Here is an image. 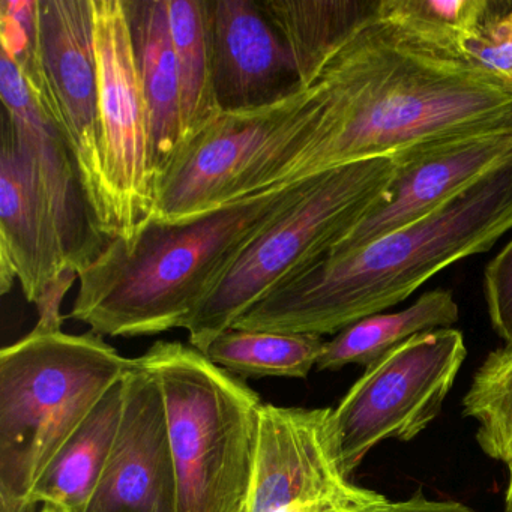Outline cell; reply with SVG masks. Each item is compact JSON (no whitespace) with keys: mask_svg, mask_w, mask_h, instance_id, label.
I'll list each match as a JSON object with an SVG mask.
<instances>
[{"mask_svg":"<svg viewBox=\"0 0 512 512\" xmlns=\"http://www.w3.org/2000/svg\"><path fill=\"white\" fill-rule=\"evenodd\" d=\"M70 268L58 224L28 161L7 131L0 151V292L16 281L29 302ZM73 269V268H71Z\"/></svg>","mask_w":512,"mask_h":512,"instance_id":"15","label":"cell"},{"mask_svg":"<svg viewBox=\"0 0 512 512\" xmlns=\"http://www.w3.org/2000/svg\"><path fill=\"white\" fill-rule=\"evenodd\" d=\"M491 10L488 0H379L385 22L437 52L461 58V49ZM463 59V58H461Z\"/></svg>","mask_w":512,"mask_h":512,"instance_id":"22","label":"cell"},{"mask_svg":"<svg viewBox=\"0 0 512 512\" xmlns=\"http://www.w3.org/2000/svg\"><path fill=\"white\" fill-rule=\"evenodd\" d=\"M40 512H64L62 509L56 508V506L52 505H43Z\"/></svg>","mask_w":512,"mask_h":512,"instance_id":"30","label":"cell"},{"mask_svg":"<svg viewBox=\"0 0 512 512\" xmlns=\"http://www.w3.org/2000/svg\"><path fill=\"white\" fill-rule=\"evenodd\" d=\"M506 466H508V484L505 491V512H512V460Z\"/></svg>","mask_w":512,"mask_h":512,"instance_id":"28","label":"cell"},{"mask_svg":"<svg viewBox=\"0 0 512 512\" xmlns=\"http://www.w3.org/2000/svg\"><path fill=\"white\" fill-rule=\"evenodd\" d=\"M313 89L248 112L221 113L158 182L154 220L178 224L274 190L310 142Z\"/></svg>","mask_w":512,"mask_h":512,"instance_id":"6","label":"cell"},{"mask_svg":"<svg viewBox=\"0 0 512 512\" xmlns=\"http://www.w3.org/2000/svg\"><path fill=\"white\" fill-rule=\"evenodd\" d=\"M466 355L460 331L434 329L365 368L329 416L335 457L347 478L374 446L409 442L437 418Z\"/></svg>","mask_w":512,"mask_h":512,"instance_id":"8","label":"cell"},{"mask_svg":"<svg viewBox=\"0 0 512 512\" xmlns=\"http://www.w3.org/2000/svg\"><path fill=\"white\" fill-rule=\"evenodd\" d=\"M206 2L221 112L262 109L301 89L292 53L259 0Z\"/></svg>","mask_w":512,"mask_h":512,"instance_id":"14","label":"cell"},{"mask_svg":"<svg viewBox=\"0 0 512 512\" xmlns=\"http://www.w3.org/2000/svg\"><path fill=\"white\" fill-rule=\"evenodd\" d=\"M133 359L101 335L25 338L0 352V512H31L56 455Z\"/></svg>","mask_w":512,"mask_h":512,"instance_id":"3","label":"cell"},{"mask_svg":"<svg viewBox=\"0 0 512 512\" xmlns=\"http://www.w3.org/2000/svg\"><path fill=\"white\" fill-rule=\"evenodd\" d=\"M512 158V128L434 143L394 158L385 200L331 254L349 253L427 215Z\"/></svg>","mask_w":512,"mask_h":512,"instance_id":"12","label":"cell"},{"mask_svg":"<svg viewBox=\"0 0 512 512\" xmlns=\"http://www.w3.org/2000/svg\"><path fill=\"white\" fill-rule=\"evenodd\" d=\"M461 58L512 85V5L491 2L487 19L464 43Z\"/></svg>","mask_w":512,"mask_h":512,"instance_id":"24","label":"cell"},{"mask_svg":"<svg viewBox=\"0 0 512 512\" xmlns=\"http://www.w3.org/2000/svg\"><path fill=\"white\" fill-rule=\"evenodd\" d=\"M331 410L262 404L245 512L293 503L317 512H362L385 497L344 475L332 446Z\"/></svg>","mask_w":512,"mask_h":512,"instance_id":"10","label":"cell"},{"mask_svg":"<svg viewBox=\"0 0 512 512\" xmlns=\"http://www.w3.org/2000/svg\"><path fill=\"white\" fill-rule=\"evenodd\" d=\"M326 341L319 335L229 329L205 355L239 376L305 379L317 367Z\"/></svg>","mask_w":512,"mask_h":512,"instance_id":"21","label":"cell"},{"mask_svg":"<svg viewBox=\"0 0 512 512\" xmlns=\"http://www.w3.org/2000/svg\"><path fill=\"white\" fill-rule=\"evenodd\" d=\"M20 70L70 148L98 220L103 163L92 0H38L37 50Z\"/></svg>","mask_w":512,"mask_h":512,"instance_id":"9","label":"cell"},{"mask_svg":"<svg viewBox=\"0 0 512 512\" xmlns=\"http://www.w3.org/2000/svg\"><path fill=\"white\" fill-rule=\"evenodd\" d=\"M124 406L125 376L104 395L41 476L32 494L34 508L41 503L64 512H85L115 446Z\"/></svg>","mask_w":512,"mask_h":512,"instance_id":"17","label":"cell"},{"mask_svg":"<svg viewBox=\"0 0 512 512\" xmlns=\"http://www.w3.org/2000/svg\"><path fill=\"white\" fill-rule=\"evenodd\" d=\"M85 512H176L166 404L139 358L125 374L121 427Z\"/></svg>","mask_w":512,"mask_h":512,"instance_id":"13","label":"cell"},{"mask_svg":"<svg viewBox=\"0 0 512 512\" xmlns=\"http://www.w3.org/2000/svg\"><path fill=\"white\" fill-rule=\"evenodd\" d=\"M292 53L301 88L320 71L347 38L373 16L377 2L352 0H259Z\"/></svg>","mask_w":512,"mask_h":512,"instance_id":"18","label":"cell"},{"mask_svg":"<svg viewBox=\"0 0 512 512\" xmlns=\"http://www.w3.org/2000/svg\"><path fill=\"white\" fill-rule=\"evenodd\" d=\"M308 179L185 223L152 220L131 239H109L79 272V293L68 317L101 337L182 328L247 245L304 193Z\"/></svg>","mask_w":512,"mask_h":512,"instance_id":"2","label":"cell"},{"mask_svg":"<svg viewBox=\"0 0 512 512\" xmlns=\"http://www.w3.org/2000/svg\"><path fill=\"white\" fill-rule=\"evenodd\" d=\"M458 317L460 308L451 290H430L406 310L373 314L338 332L326 341L316 368L335 371L349 364L368 367L415 335L451 328Z\"/></svg>","mask_w":512,"mask_h":512,"instance_id":"19","label":"cell"},{"mask_svg":"<svg viewBox=\"0 0 512 512\" xmlns=\"http://www.w3.org/2000/svg\"><path fill=\"white\" fill-rule=\"evenodd\" d=\"M511 230L512 158L419 220L349 253H329L265 296L233 328L338 334L406 301L458 260L491 250Z\"/></svg>","mask_w":512,"mask_h":512,"instance_id":"1","label":"cell"},{"mask_svg":"<svg viewBox=\"0 0 512 512\" xmlns=\"http://www.w3.org/2000/svg\"><path fill=\"white\" fill-rule=\"evenodd\" d=\"M463 415L478 422L476 442L485 455L512 460V346L488 353L463 398Z\"/></svg>","mask_w":512,"mask_h":512,"instance_id":"23","label":"cell"},{"mask_svg":"<svg viewBox=\"0 0 512 512\" xmlns=\"http://www.w3.org/2000/svg\"><path fill=\"white\" fill-rule=\"evenodd\" d=\"M484 296L494 332L512 346V239L485 268Z\"/></svg>","mask_w":512,"mask_h":512,"instance_id":"25","label":"cell"},{"mask_svg":"<svg viewBox=\"0 0 512 512\" xmlns=\"http://www.w3.org/2000/svg\"><path fill=\"white\" fill-rule=\"evenodd\" d=\"M137 70L151 112L158 182L181 149V89L167 0H124Z\"/></svg>","mask_w":512,"mask_h":512,"instance_id":"16","label":"cell"},{"mask_svg":"<svg viewBox=\"0 0 512 512\" xmlns=\"http://www.w3.org/2000/svg\"><path fill=\"white\" fill-rule=\"evenodd\" d=\"M0 98L2 130L31 166L55 215L68 266L80 272L100 256L109 239L101 232L70 148L44 115L19 65L4 52Z\"/></svg>","mask_w":512,"mask_h":512,"instance_id":"11","label":"cell"},{"mask_svg":"<svg viewBox=\"0 0 512 512\" xmlns=\"http://www.w3.org/2000/svg\"><path fill=\"white\" fill-rule=\"evenodd\" d=\"M275 512H317L314 509L308 508V506L298 505V503H293V505L284 506V508L278 509Z\"/></svg>","mask_w":512,"mask_h":512,"instance_id":"29","label":"cell"},{"mask_svg":"<svg viewBox=\"0 0 512 512\" xmlns=\"http://www.w3.org/2000/svg\"><path fill=\"white\" fill-rule=\"evenodd\" d=\"M362 512H476L469 506L463 503L454 502V500H433L425 497L419 491L418 494H413L410 499L398 500V502H391V500L383 497L379 502L371 505L370 508Z\"/></svg>","mask_w":512,"mask_h":512,"instance_id":"27","label":"cell"},{"mask_svg":"<svg viewBox=\"0 0 512 512\" xmlns=\"http://www.w3.org/2000/svg\"><path fill=\"white\" fill-rule=\"evenodd\" d=\"M167 7L181 89V152L223 112L214 88L208 2L167 0Z\"/></svg>","mask_w":512,"mask_h":512,"instance_id":"20","label":"cell"},{"mask_svg":"<svg viewBox=\"0 0 512 512\" xmlns=\"http://www.w3.org/2000/svg\"><path fill=\"white\" fill-rule=\"evenodd\" d=\"M394 158H374L308 179L304 193L247 245L182 328L206 353L254 305L325 259L385 200Z\"/></svg>","mask_w":512,"mask_h":512,"instance_id":"5","label":"cell"},{"mask_svg":"<svg viewBox=\"0 0 512 512\" xmlns=\"http://www.w3.org/2000/svg\"><path fill=\"white\" fill-rule=\"evenodd\" d=\"M79 281V272L76 269H65L52 283L47 284L41 292L35 305L38 310L37 326L32 329L34 334L52 335L59 334L64 325V316L61 313L62 302L73 287L74 281Z\"/></svg>","mask_w":512,"mask_h":512,"instance_id":"26","label":"cell"},{"mask_svg":"<svg viewBox=\"0 0 512 512\" xmlns=\"http://www.w3.org/2000/svg\"><path fill=\"white\" fill-rule=\"evenodd\" d=\"M139 361L157 377L166 404L176 512H245L259 395L187 344L158 341Z\"/></svg>","mask_w":512,"mask_h":512,"instance_id":"4","label":"cell"},{"mask_svg":"<svg viewBox=\"0 0 512 512\" xmlns=\"http://www.w3.org/2000/svg\"><path fill=\"white\" fill-rule=\"evenodd\" d=\"M92 17L103 163L98 223L107 239H131L154 220L157 206L151 112L124 0H92Z\"/></svg>","mask_w":512,"mask_h":512,"instance_id":"7","label":"cell"}]
</instances>
